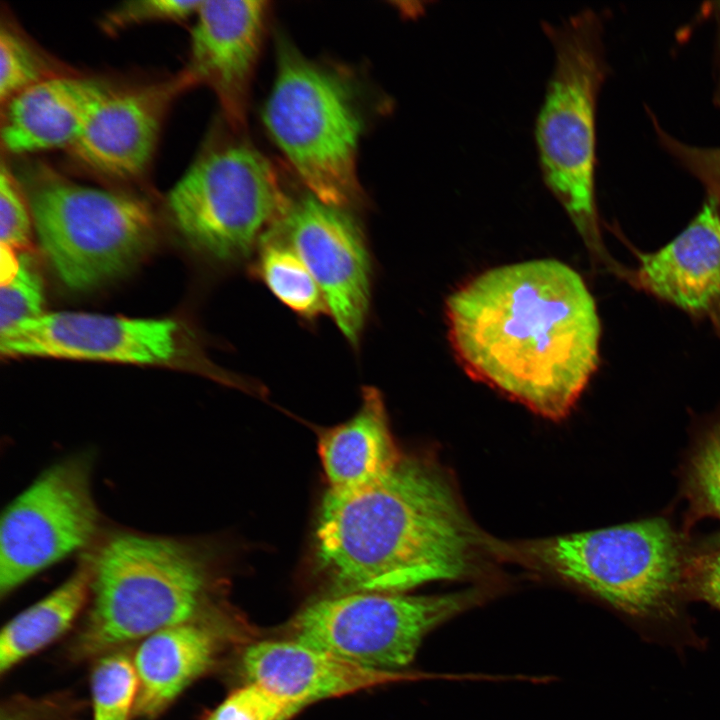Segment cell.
Segmentation results:
<instances>
[{
  "label": "cell",
  "instance_id": "cell-22",
  "mask_svg": "<svg viewBox=\"0 0 720 720\" xmlns=\"http://www.w3.org/2000/svg\"><path fill=\"white\" fill-rule=\"evenodd\" d=\"M139 689L134 662L120 652L102 657L91 675L93 720H128Z\"/></svg>",
  "mask_w": 720,
  "mask_h": 720
},
{
  "label": "cell",
  "instance_id": "cell-9",
  "mask_svg": "<svg viewBox=\"0 0 720 720\" xmlns=\"http://www.w3.org/2000/svg\"><path fill=\"white\" fill-rule=\"evenodd\" d=\"M484 599L479 589L435 595L347 592L307 605L295 619L297 640L372 669L409 665L435 627Z\"/></svg>",
  "mask_w": 720,
  "mask_h": 720
},
{
  "label": "cell",
  "instance_id": "cell-17",
  "mask_svg": "<svg viewBox=\"0 0 720 720\" xmlns=\"http://www.w3.org/2000/svg\"><path fill=\"white\" fill-rule=\"evenodd\" d=\"M105 89L80 77L46 76L2 105L3 147L12 154L70 149Z\"/></svg>",
  "mask_w": 720,
  "mask_h": 720
},
{
  "label": "cell",
  "instance_id": "cell-30",
  "mask_svg": "<svg viewBox=\"0 0 720 720\" xmlns=\"http://www.w3.org/2000/svg\"><path fill=\"white\" fill-rule=\"evenodd\" d=\"M686 587L689 598L720 611V548L689 559Z\"/></svg>",
  "mask_w": 720,
  "mask_h": 720
},
{
  "label": "cell",
  "instance_id": "cell-26",
  "mask_svg": "<svg viewBox=\"0 0 720 720\" xmlns=\"http://www.w3.org/2000/svg\"><path fill=\"white\" fill-rule=\"evenodd\" d=\"M33 219L27 196L11 169L4 163L0 170V241L1 246L17 248L29 243Z\"/></svg>",
  "mask_w": 720,
  "mask_h": 720
},
{
  "label": "cell",
  "instance_id": "cell-23",
  "mask_svg": "<svg viewBox=\"0 0 720 720\" xmlns=\"http://www.w3.org/2000/svg\"><path fill=\"white\" fill-rule=\"evenodd\" d=\"M685 489L695 514L720 519V417L706 428L693 449Z\"/></svg>",
  "mask_w": 720,
  "mask_h": 720
},
{
  "label": "cell",
  "instance_id": "cell-25",
  "mask_svg": "<svg viewBox=\"0 0 720 720\" xmlns=\"http://www.w3.org/2000/svg\"><path fill=\"white\" fill-rule=\"evenodd\" d=\"M46 75L39 58L15 32L0 31V101L2 105L13 96L37 83Z\"/></svg>",
  "mask_w": 720,
  "mask_h": 720
},
{
  "label": "cell",
  "instance_id": "cell-27",
  "mask_svg": "<svg viewBox=\"0 0 720 720\" xmlns=\"http://www.w3.org/2000/svg\"><path fill=\"white\" fill-rule=\"evenodd\" d=\"M290 716L283 700L250 682L228 695L206 720H286Z\"/></svg>",
  "mask_w": 720,
  "mask_h": 720
},
{
  "label": "cell",
  "instance_id": "cell-19",
  "mask_svg": "<svg viewBox=\"0 0 720 720\" xmlns=\"http://www.w3.org/2000/svg\"><path fill=\"white\" fill-rule=\"evenodd\" d=\"M213 631L197 618L147 636L135 654L139 689L134 713L153 717L213 663Z\"/></svg>",
  "mask_w": 720,
  "mask_h": 720
},
{
  "label": "cell",
  "instance_id": "cell-15",
  "mask_svg": "<svg viewBox=\"0 0 720 720\" xmlns=\"http://www.w3.org/2000/svg\"><path fill=\"white\" fill-rule=\"evenodd\" d=\"M636 255L638 265L625 277L633 286L709 320L720 332V207L714 201L706 198L666 245Z\"/></svg>",
  "mask_w": 720,
  "mask_h": 720
},
{
  "label": "cell",
  "instance_id": "cell-1",
  "mask_svg": "<svg viewBox=\"0 0 720 720\" xmlns=\"http://www.w3.org/2000/svg\"><path fill=\"white\" fill-rule=\"evenodd\" d=\"M446 315L467 374L543 417H565L597 369L594 298L559 260L489 269L449 296Z\"/></svg>",
  "mask_w": 720,
  "mask_h": 720
},
{
  "label": "cell",
  "instance_id": "cell-5",
  "mask_svg": "<svg viewBox=\"0 0 720 720\" xmlns=\"http://www.w3.org/2000/svg\"><path fill=\"white\" fill-rule=\"evenodd\" d=\"M200 546L178 538L118 533L93 556L92 605L76 641L80 656L147 637L200 616L210 586Z\"/></svg>",
  "mask_w": 720,
  "mask_h": 720
},
{
  "label": "cell",
  "instance_id": "cell-29",
  "mask_svg": "<svg viewBox=\"0 0 720 720\" xmlns=\"http://www.w3.org/2000/svg\"><path fill=\"white\" fill-rule=\"evenodd\" d=\"M655 129L660 144L700 181L706 191V198L720 207V147L687 145L664 132L656 123Z\"/></svg>",
  "mask_w": 720,
  "mask_h": 720
},
{
  "label": "cell",
  "instance_id": "cell-13",
  "mask_svg": "<svg viewBox=\"0 0 720 720\" xmlns=\"http://www.w3.org/2000/svg\"><path fill=\"white\" fill-rule=\"evenodd\" d=\"M266 12L265 1L201 0L195 14L185 73L215 93L235 128L246 121Z\"/></svg>",
  "mask_w": 720,
  "mask_h": 720
},
{
  "label": "cell",
  "instance_id": "cell-2",
  "mask_svg": "<svg viewBox=\"0 0 720 720\" xmlns=\"http://www.w3.org/2000/svg\"><path fill=\"white\" fill-rule=\"evenodd\" d=\"M478 535L448 475L424 456L403 454L381 480L327 490L315 557L337 593H404L473 570Z\"/></svg>",
  "mask_w": 720,
  "mask_h": 720
},
{
  "label": "cell",
  "instance_id": "cell-12",
  "mask_svg": "<svg viewBox=\"0 0 720 720\" xmlns=\"http://www.w3.org/2000/svg\"><path fill=\"white\" fill-rule=\"evenodd\" d=\"M178 325L83 312H53L0 333L7 357H55L134 364H162L178 353Z\"/></svg>",
  "mask_w": 720,
  "mask_h": 720
},
{
  "label": "cell",
  "instance_id": "cell-10",
  "mask_svg": "<svg viewBox=\"0 0 720 720\" xmlns=\"http://www.w3.org/2000/svg\"><path fill=\"white\" fill-rule=\"evenodd\" d=\"M91 475L89 454L65 458L43 471L3 511L1 596L92 541L99 512Z\"/></svg>",
  "mask_w": 720,
  "mask_h": 720
},
{
  "label": "cell",
  "instance_id": "cell-7",
  "mask_svg": "<svg viewBox=\"0 0 720 720\" xmlns=\"http://www.w3.org/2000/svg\"><path fill=\"white\" fill-rule=\"evenodd\" d=\"M27 199L39 244L61 282L101 287L128 272L151 248L154 215L143 201L71 181L39 167Z\"/></svg>",
  "mask_w": 720,
  "mask_h": 720
},
{
  "label": "cell",
  "instance_id": "cell-31",
  "mask_svg": "<svg viewBox=\"0 0 720 720\" xmlns=\"http://www.w3.org/2000/svg\"><path fill=\"white\" fill-rule=\"evenodd\" d=\"M717 13L719 17V37H718V70H719V82H720V2L717 3Z\"/></svg>",
  "mask_w": 720,
  "mask_h": 720
},
{
  "label": "cell",
  "instance_id": "cell-28",
  "mask_svg": "<svg viewBox=\"0 0 720 720\" xmlns=\"http://www.w3.org/2000/svg\"><path fill=\"white\" fill-rule=\"evenodd\" d=\"M201 4L196 0H132L110 10L103 21L107 32L156 21H179L195 16Z\"/></svg>",
  "mask_w": 720,
  "mask_h": 720
},
{
  "label": "cell",
  "instance_id": "cell-24",
  "mask_svg": "<svg viewBox=\"0 0 720 720\" xmlns=\"http://www.w3.org/2000/svg\"><path fill=\"white\" fill-rule=\"evenodd\" d=\"M44 283L35 259L28 253L18 256L14 275L1 283L0 333L44 314Z\"/></svg>",
  "mask_w": 720,
  "mask_h": 720
},
{
  "label": "cell",
  "instance_id": "cell-14",
  "mask_svg": "<svg viewBox=\"0 0 720 720\" xmlns=\"http://www.w3.org/2000/svg\"><path fill=\"white\" fill-rule=\"evenodd\" d=\"M191 84L184 72L175 79L140 88H106L69 150L105 175L125 179L140 175L151 161L168 105Z\"/></svg>",
  "mask_w": 720,
  "mask_h": 720
},
{
  "label": "cell",
  "instance_id": "cell-18",
  "mask_svg": "<svg viewBox=\"0 0 720 720\" xmlns=\"http://www.w3.org/2000/svg\"><path fill=\"white\" fill-rule=\"evenodd\" d=\"M318 454L334 492L356 491L381 480L403 453L393 438L381 392L365 386L361 404L348 420L319 433Z\"/></svg>",
  "mask_w": 720,
  "mask_h": 720
},
{
  "label": "cell",
  "instance_id": "cell-6",
  "mask_svg": "<svg viewBox=\"0 0 720 720\" xmlns=\"http://www.w3.org/2000/svg\"><path fill=\"white\" fill-rule=\"evenodd\" d=\"M263 121L310 194L346 209L360 201L357 156L364 126L344 78L280 41Z\"/></svg>",
  "mask_w": 720,
  "mask_h": 720
},
{
  "label": "cell",
  "instance_id": "cell-16",
  "mask_svg": "<svg viewBox=\"0 0 720 720\" xmlns=\"http://www.w3.org/2000/svg\"><path fill=\"white\" fill-rule=\"evenodd\" d=\"M243 671L289 707L291 715L318 700L406 679L407 675L358 665L296 641H261L242 659Z\"/></svg>",
  "mask_w": 720,
  "mask_h": 720
},
{
  "label": "cell",
  "instance_id": "cell-21",
  "mask_svg": "<svg viewBox=\"0 0 720 720\" xmlns=\"http://www.w3.org/2000/svg\"><path fill=\"white\" fill-rule=\"evenodd\" d=\"M260 248L257 272L282 304L308 320L328 312L314 277L285 241L267 232L261 239Z\"/></svg>",
  "mask_w": 720,
  "mask_h": 720
},
{
  "label": "cell",
  "instance_id": "cell-3",
  "mask_svg": "<svg viewBox=\"0 0 720 720\" xmlns=\"http://www.w3.org/2000/svg\"><path fill=\"white\" fill-rule=\"evenodd\" d=\"M520 551L533 565L605 602L647 640L678 651L705 647L684 607L689 559L666 519L540 539Z\"/></svg>",
  "mask_w": 720,
  "mask_h": 720
},
{
  "label": "cell",
  "instance_id": "cell-20",
  "mask_svg": "<svg viewBox=\"0 0 720 720\" xmlns=\"http://www.w3.org/2000/svg\"><path fill=\"white\" fill-rule=\"evenodd\" d=\"M93 555L60 586L11 619L0 635V671L11 669L68 630L91 598Z\"/></svg>",
  "mask_w": 720,
  "mask_h": 720
},
{
  "label": "cell",
  "instance_id": "cell-8",
  "mask_svg": "<svg viewBox=\"0 0 720 720\" xmlns=\"http://www.w3.org/2000/svg\"><path fill=\"white\" fill-rule=\"evenodd\" d=\"M291 202L272 162L243 142L202 152L167 197L185 240L219 261L245 258Z\"/></svg>",
  "mask_w": 720,
  "mask_h": 720
},
{
  "label": "cell",
  "instance_id": "cell-11",
  "mask_svg": "<svg viewBox=\"0 0 720 720\" xmlns=\"http://www.w3.org/2000/svg\"><path fill=\"white\" fill-rule=\"evenodd\" d=\"M268 232L298 254L317 282L337 327L357 345L369 310L371 263L355 219L346 208L308 193L292 199Z\"/></svg>",
  "mask_w": 720,
  "mask_h": 720
},
{
  "label": "cell",
  "instance_id": "cell-4",
  "mask_svg": "<svg viewBox=\"0 0 720 720\" xmlns=\"http://www.w3.org/2000/svg\"><path fill=\"white\" fill-rule=\"evenodd\" d=\"M542 26L554 51L535 125L542 177L588 247L609 263L595 198L596 107L608 72L602 22L585 9Z\"/></svg>",
  "mask_w": 720,
  "mask_h": 720
}]
</instances>
